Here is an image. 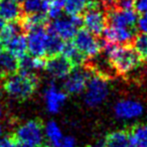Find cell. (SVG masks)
<instances>
[{"label":"cell","mask_w":147,"mask_h":147,"mask_svg":"<svg viewBox=\"0 0 147 147\" xmlns=\"http://www.w3.org/2000/svg\"><path fill=\"white\" fill-rule=\"evenodd\" d=\"M51 147H77L75 138L71 136H63V138L57 143L51 145Z\"/></svg>","instance_id":"30"},{"label":"cell","mask_w":147,"mask_h":147,"mask_svg":"<svg viewBox=\"0 0 147 147\" xmlns=\"http://www.w3.org/2000/svg\"><path fill=\"white\" fill-rule=\"evenodd\" d=\"M1 76H2V71H1V69H0V78H1Z\"/></svg>","instance_id":"41"},{"label":"cell","mask_w":147,"mask_h":147,"mask_svg":"<svg viewBox=\"0 0 147 147\" xmlns=\"http://www.w3.org/2000/svg\"><path fill=\"white\" fill-rule=\"evenodd\" d=\"M61 55H63V57H65L71 65H77V67H80V65L84 63L85 59H86V57L77 49V47H75L74 42H69V41H65V45H63V51H61Z\"/></svg>","instance_id":"19"},{"label":"cell","mask_w":147,"mask_h":147,"mask_svg":"<svg viewBox=\"0 0 147 147\" xmlns=\"http://www.w3.org/2000/svg\"><path fill=\"white\" fill-rule=\"evenodd\" d=\"M47 41H49V30L43 27L28 31L26 37L27 51L31 57H43L47 55Z\"/></svg>","instance_id":"8"},{"label":"cell","mask_w":147,"mask_h":147,"mask_svg":"<svg viewBox=\"0 0 147 147\" xmlns=\"http://www.w3.org/2000/svg\"><path fill=\"white\" fill-rule=\"evenodd\" d=\"M43 128L38 121L30 120L17 127L15 139L19 143H26L33 146H40L43 142Z\"/></svg>","instance_id":"5"},{"label":"cell","mask_w":147,"mask_h":147,"mask_svg":"<svg viewBox=\"0 0 147 147\" xmlns=\"http://www.w3.org/2000/svg\"><path fill=\"white\" fill-rule=\"evenodd\" d=\"M4 20H3L2 18H1V17H0V31H1V29L3 28V26H4Z\"/></svg>","instance_id":"36"},{"label":"cell","mask_w":147,"mask_h":147,"mask_svg":"<svg viewBox=\"0 0 147 147\" xmlns=\"http://www.w3.org/2000/svg\"><path fill=\"white\" fill-rule=\"evenodd\" d=\"M21 26L14 22H8L7 24H4L3 28L0 31V45H4L6 42H8L11 38L20 33Z\"/></svg>","instance_id":"25"},{"label":"cell","mask_w":147,"mask_h":147,"mask_svg":"<svg viewBox=\"0 0 147 147\" xmlns=\"http://www.w3.org/2000/svg\"><path fill=\"white\" fill-rule=\"evenodd\" d=\"M103 3H112V2H114L115 0H101Z\"/></svg>","instance_id":"38"},{"label":"cell","mask_w":147,"mask_h":147,"mask_svg":"<svg viewBox=\"0 0 147 147\" xmlns=\"http://www.w3.org/2000/svg\"><path fill=\"white\" fill-rule=\"evenodd\" d=\"M17 147H36V146H33V145H30V144H26V143H19V144H17Z\"/></svg>","instance_id":"35"},{"label":"cell","mask_w":147,"mask_h":147,"mask_svg":"<svg viewBox=\"0 0 147 147\" xmlns=\"http://www.w3.org/2000/svg\"><path fill=\"white\" fill-rule=\"evenodd\" d=\"M36 77L34 74L20 73L9 75L3 84L5 92L10 97L17 100H25L29 98L37 86Z\"/></svg>","instance_id":"2"},{"label":"cell","mask_w":147,"mask_h":147,"mask_svg":"<svg viewBox=\"0 0 147 147\" xmlns=\"http://www.w3.org/2000/svg\"><path fill=\"white\" fill-rule=\"evenodd\" d=\"M74 45L85 57H96L102 49L100 41L86 29H79L74 37Z\"/></svg>","instance_id":"7"},{"label":"cell","mask_w":147,"mask_h":147,"mask_svg":"<svg viewBox=\"0 0 147 147\" xmlns=\"http://www.w3.org/2000/svg\"><path fill=\"white\" fill-rule=\"evenodd\" d=\"M18 69V61L9 53H2L0 55V69L2 74L12 75Z\"/></svg>","instance_id":"22"},{"label":"cell","mask_w":147,"mask_h":147,"mask_svg":"<svg viewBox=\"0 0 147 147\" xmlns=\"http://www.w3.org/2000/svg\"><path fill=\"white\" fill-rule=\"evenodd\" d=\"M47 61L42 57H34L31 55H24L23 57L19 59L18 69L20 73L25 74H33L34 71H40L45 67Z\"/></svg>","instance_id":"17"},{"label":"cell","mask_w":147,"mask_h":147,"mask_svg":"<svg viewBox=\"0 0 147 147\" xmlns=\"http://www.w3.org/2000/svg\"><path fill=\"white\" fill-rule=\"evenodd\" d=\"M65 41L61 40L59 37L55 35L49 30V41H47V55L51 57H55L61 53Z\"/></svg>","instance_id":"27"},{"label":"cell","mask_w":147,"mask_h":147,"mask_svg":"<svg viewBox=\"0 0 147 147\" xmlns=\"http://www.w3.org/2000/svg\"><path fill=\"white\" fill-rule=\"evenodd\" d=\"M105 42L110 45H126L134 38V31L129 27H121L110 24L103 31Z\"/></svg>","instance_id":"11"},{"label":"cell","mask_w":147,"mask_h":147,"mask_svg":"<svg viewBox=\"0 0 147 147\" xmlns=\"http://www.w3.org/2000/svg\"><path fill=\"white\" fill-rule=\"evenodd\" d=\"M135 11L140 14L147 13V0H134Z\"/></svg>","instance_id":"33"},{"label":"cell","mask_w":147,"mask_h":147,"mask_svg":"<svg viewBox=\"0 0 147 147\" xmlns=\"http://www.w3.org/2000/svg\"><path fill=\"white\" fill-rule=\"evenodd\" d=\"M22 10L27 15L30 14H43L45 0H22Z\"/></svg>","instance_id":"28"},{"label":"cell","mask_w":147,"mask_h":147,"mask_svg":"<svg viewBox=\"0 0 147 147\" xmlns=\"http://www.w3.org/2000/svg\"><path fill=\"white\" fill-rule=\"evenodd\" d=\"M65 0H45L43 14L49 18H59L65 10Z\"/></svg>","instance_id":"21"},{"label":"cell","mask_w":147,"mask_h":147,"mask_svg":"<svg viewBox=\"0 0 147 147\" xmlns=\"http://www.w3.org/2000/svg\"><path fill=\"white\" fill-rule=\"evenodd\" d=\"M142 104L139 101L132 99H124L120 100L115 104L114 113L116 117L121 120H133L143 114Z\"/></svg>","instance_id":"10"},{"label":"cell","mask_w":147,"mask_h":147,"mask_svg":"<svg viewBox=\"0 0 147 147\" xmlns=\"http://www.w3.org/2000/svg\"><path fill=\"white\" fill-rule=\"evenodd\" d=\"M109 95V85L106 79L98 75H91L85 89V103L89 107H97L107 99Z\"/></svg>","instance_id":"4"},{"label":"cell","mask_w":147,"mask_h":147,"mask_svg":"<svg viewBox=\"0 0 147 147\" xmlns=\"http://www.w3.org/2000/svg\"><path fill=\"white\" fill-rule=\"evenodd\" d=\"M91 77V74L87 69L78 67L76 69H71V73L65 79V90L67 93L71 95H78L84 92L88 81Z\"/></svg>","instance_id":"9"},{"label":"cell","mask_w":147,"mask_h":147,"mask_svg":"<svg viewBox=\"0 0 147 147\" xmlns=\"http://www.w3.org/2000/svg\"><path fill=\"white\" fill-rule=\"evenodd\" d=\"M45 22V15L42 13L38 14H30L27 15L22 20V24L20 25L21 28L25 29L27 31L33 30V29L43 27V24Z\"/></svg>","instance_id":"24"},{"label":"cell","mask_w":147,"mask_h":147,"mask_svg":"<svg viewBox=\"0 0 147 147\" xmlns=\"http://www.w3.org/2000/svg\"><path fill=\"white\" fill-rule=\"evenodd\" d=\"M128 147H147V124L136 126L129 134Z\"/></svg>","instance_id":"18"},{"label":"cell","mask_w":147,"mask_h":147,"mask_svg":"<svg viewBox=\"0 0 147 147\" xmlns=\"http://www.w3.org/2000/svg\"><path fill=\"white\" fill-rule=\"evenodd\" d=\"M137 28L143 34H147V13L142 14L137 19Z\"/></svg>","instance_id":"32"},{"label":"cell","mask_w":147,"mask_h":147,"mask_svg":"<svg viewBox=\"0 0 147 147\" xmlns=\"http://www.w3.org/2000/svg\"><path fill=\"white\" fill-rule=\"evenodd\" d=\"M129 134L126 131L118 130L110 133L104 141V147H128Z\"/></svg>","instance_id":"20"},{"label":"cell","mask_w":147,"mask_h":147,"mask_svg":"<svg viewBox=\"0 0 147 147\" xmlns=\"http://www.w3.org/2000/svg\"><path fill=\"white\" fill-rule=\"evenodd\" d=\"M89 6V0H65V11L67 15H80Z\"/></svg>","instance_id":"26"},{"label":"cell","mask_w":147,"mask_h":147,"mask_svg":"<svg viewBox=\"0 0 147 147\" xmlns=\"http://www.w3.org/2000/svg\"><path fill=\"white\" fill-rule=\"evenodd\" d=\"M21 8L17 2L0 0V17L7 22H14L20 17Z\"/></svg>","instance_id":"15"},{"label":"cell","mask_w":147,"mask_h":147,"mask_svg":"<svg viewBox=\"0 0 147 147\" xmlns=\"http://www.w3.org/2000/svg\"><path fill=\"white\" fill-rule=\"evenodd\" d=\"M108 18L112 25L132 28L136 24L138 16H137L136 11H134L133 9H131V10L116 9V10H113L109 13Z\"/></svg>","instance_id":"14"},{"label":"cell","mask_w":147,"mask_h":147,"mask_svg":"<svg viewBox=\"0 0 147 147\" xmlns=\"http://www.w3.org/2000/svg\"><path fill=\"white\" fill-rule=\"evenodd\" d=\"M117 9L120 10H131L134 7V0H115Z\"/></svg>","instance_id":"31"},{"label":"cell","mask_w":147,"mask_h":147,"mask_svg":"<svg viewBox=\"0 0 147 147\" xmlns=\"http://www.w3.org/2000/svg\"><path fill=\"white\" fill-rule=\"evenodd\" d=\"M1 53H2V51H1V49H0V55H1Z\"/></svg>","instance_id":"42"},{"label":"cell","mask_w":147,"mask_h":147,"mask_svg":"<svg viewBox=\"0 0 147 147\" xmlns=\"http://www.w3.org/2000/svg\"><path fill=\"white\" fill-rule=\"evenodd\" d=\"M43 134L47 137V140L51 142V145L63 138V132H61V127L55 121H49L45 124V128H43Z\"/></svg>","instance_id":"23"},{"label":"cell","mask_w":147,"mask_h":147,"mask_svg":"<svg viewBox=\"0 0 147 147\" xmlns=\"http://www.w3.org/2000/svg\"><path fill=\"white\" fill-rule=\"evenodd\" d=\"M105 51L112 67L119 74L130 73L141 63V57L133 47L126 45H110L105 42Z\"/></svg>","instance_id":"1"},{"label":"cell","mask_w":147,"mask_h":147,"mask_svg":"<svg viewBox=\"0 0 147 147\" xmlns=\"http://www.w3.org/2000/svg\"><path fill=\"white\" fill-rule=\"evenodd\" d=\"M73 65L63 55L51 57L45 63V69L53 78L55 79H65L71 71Z\"/></svg>","instance_id":"13"},{"label":"cell","mask_w":147,"mask_h":147,"mask_svg":"<svg viewBox=\"0 0 147 147\" xmlns=\"http://www.w3.org/2000/svg\"><path fill=\"white\" fill-rule=\"evenodd\" d=\"M2 135H3V127L2 125L0 124V139L2 138Z\"/></svg>","instance_id":"37"},{"label":"cell","mask_w":147,"mask_h":147,"mask_svg":"<svg viewBox=\"0 0 147 147\" xmlns=\"http://www.w3.org/2000/svg\"><path fill=\"white\" fill-rule=\"evenodd\" d=\"M0 147H17L16 140L11 137H3L0 139Z\"/></svg>","instance_id":"34"},{"label":"cell","mask_w":147,"mask_h":147,"mask_svg":"<svg viewBox=\"0 0 147 147\" xmlns=\"http://www.w3.org/2000/svg\"><path fill=\"white\" fill-rule=\"evenodd\" d=\"M82 20L86 30L94 35L102 34L107 26L106 14L96 4H91L87 7Z\"/></svg>","instance_id":"6"},{"label":"cell","mask_w":147,"mask_h":147,"mask_svg":"<svg viewBox=\"0 0 147 147\" xmlns=\"http://www.w3.org/2000/svg\"><path fill=\"white\" fill-rule=\"evenodd\" d=\"M6 47L7 53L12 55L17 59H21L24 55H26L27 51V42H26V37L22 34V33H18L15 35L13 38H11L8 42L4 45Z\"/></svg>","instance_id":"16"},{"label":"cell","mask_w":147,"mask_h":147,"mask_svg":"<svg viewBox=\"0 0 147 147\" xmlns=\"http://www.w3.org/2000/svg\"><path fill=\"white\" fill-rule=\"evenodd\" d=\"M11 1H14V2H21V1H22V0H11Z\"/></svg>","instance_id":"40"},{"label":"cell","mask_w":147,"mask_h":147,"mask_svg":"<svg viewBox=\"0 0 147 147\" xmlns=\"http://www.w3.org/2000/svg\"><path fill=\"white\" fill-rule=\"evenodd\" d=\"M2 116H3V109H2V107L0 106V119L2 118Z\"/></svg>","instance_id":"39"},{"label":"cell","mask_w":147,"mask_h":147,"mask_svg":"<svg viewBox=\"0 0 147 147\" xmlns=\"http://www.w3.org/2000/svg\"><path fill=\"white\" fill-rule=\"evenodd\" d=\"M67 100V94L55 84H51L45 91V103L47 110L51 114H57L61 111Z\"/></svg>","instance_id":"12"},{"label":"cell","mask_w":147,"mask_h":147,"mask_svg":"<svg viewBox=\"0 0 147 147\" xmlns=\"http://www.w3.org/2000/svg\"><path fill=\"white\" fill-rule=\"evenodd\" d=\"M134 49L141 59L147 61V34H140L135 38Z\"/></svg>","instance_id":"29"},{"label":"cell","mask_w":147,"mask_h":147,"mask_svg":"<svg viewBox=\"0 0 147 147\" xmlns=\"http://www.w3.org/2000/svg\"><path fill=\"white\" fill-rule=\"evenodd\" d=\"M83 24L80 15H67L53 19L49 30L63 41H69L75 37Z\"/></svg>","instance_id":"3"}]
</instances>
